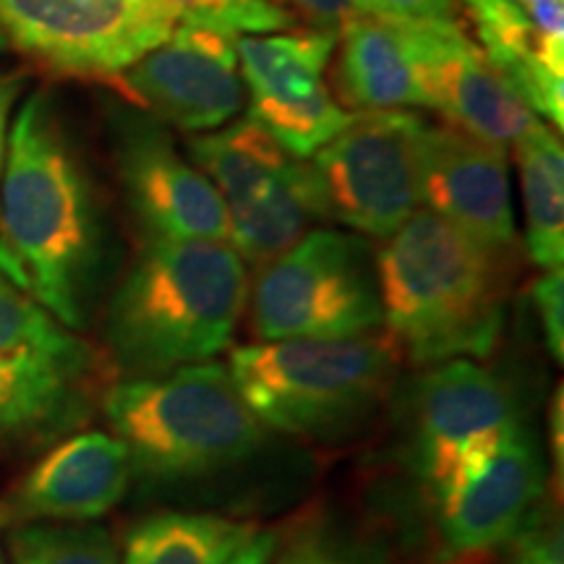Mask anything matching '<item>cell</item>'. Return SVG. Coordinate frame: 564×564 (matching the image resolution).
Instances as JSON below:
<instances>
[{
	"label": "cell",
	"mask_w": 564,
	"mask_h": 564,
	"mask_svg": "<svg viewBox=\"0 0 564 564\" xmlns=\"http://www.w3.org/2000/svg\"><path fill=\"white\" fill-rule=\"evenodd\" d=\"M102 264L95 186L53 97L34 91L13 118L0 173V274L82 329Z\"/></svg>",
	"instance_id": "6da1fadb"
},
{
	"label": "cell",
	"mask_w": 564,
	"mask_h": 564,
	"mask_svg": "<svg viewBox=\"0 0 564 564\" xmlns=\"http://www.w3.org/2000/svg\"><path fill=\"white\" fill-rule=\"evenodd\" d=\"M507 257L419 209L400 225L377 262L382 333L413 366L484 361L505 333Z\"/></svg>",
	"instance_id": "7a4b0ae2"
},
{
	"label": "cell",
	"mask_w": 564,
	"mask_h": 564,
	"mask_svg": "<svg viewBox=\"0 0 564 564\" xmlns=\"http://www.w3.org/2000/svg\"><path fill=\"white\" fill-rule=\"evenodd\" d=\"M249 267L225 241H144L112 293L105 340L126 379L207 364L232 345Z\"/></svg>",
	"instance_id": "3957f363"
},
{
	"label": "cell",
	"mask_w": 564,
	"mask_h": 564,
	"mask_svg": "<svg viewBox=\"0 0 564 564\" xmlns=\"http://www.w3.org/2000/svg\"><path fill=\"white\" fill-rule=\"evenodd\" d=\"M102 413L129 449L133 478L154 491L241 474L264 455L272 434L217 361L116 382L102 394Z\"/></svg>",
	"instance_id": "277c9868"
},
{
	"label": "cell",
	"mask_w": 564,
	"mask_h": 564,
	"mask_svg": "<svg viewBox=\"0 0 564 564\" xmlns=\"http://www.w3.org/2000/svg\"><path fill=\"white\" fill-rule=\"evenodd\" d=\"M398 361L384 333H373L253 340L232 348L225 366L264 429L327 442L371 419L390 392Z\"/></svg>",
	"instance_id": "5b68a950"
},
{
	"label": "cell",
	"mask_w": 564,
	"mask_h": 564,
	"mask_svg": "<svg viewBox=\"0 0 564 564\" xmlns=\"http://www.w3.org/2000/svg\"><path fill=\"white\" fill-rule=\"evenodd\" d=\"M243 314L257 343L382 333L371 243L358 232L312 228L257 267Z\"/></svg>",
	"instance_id": "8992f818"
},
{
	"label": "cell",
	"mask_w": 564,
	"mask_h": 564,
	"mask_svg": "<svg viewBox=\"0 0 564 564\" xmlns=\"http://www.w3.org/2000/svg\"><path fill=\"white\" fill-rule=\"evenodd\" d=\"M188 158L217 188L228 243L246 264H264L324 220L312 162L280 147L249 118L186 139Z\"/></svg>",
	"instance_id": "52a82bcc"
},
{
	"label": "cell",
	"mask_w": 564,
	"mask_h": 564,
	"mask_svg": "<svg viewBox=\"0 0 564 564\" xmlns=\"http://www.w3.org/2000/svg\"><path fill=\"white\" fill-rule=\"evenodd\" d=\"M97 387V350L0 274V432L58 436L82 426Z\"/></svg>",
	"instance_id": "ba28073f"
},
{
	"label": "cell",
	"mask_w": 564,
	"mask_h": 564,
	"mask_svg": "<svg viewBox=\"0 0 564 564\" xmlns=\"http://www.w3.org/2000/svg\"><path fill=\"white\" fill-rule=\"evenodd\" d=\"M421 116L411 110L352 112L312 154L324 220L384 241L421 207Z\"/></svg>",
	"instance_id": "9c48e42d"
},
{
	"label": "cell",
	"mask_w": 564,
	"mask_h": 564,
	"mask_svg": "<svg viewBox=\"0 0 564 564\" xmlns=\"http://www.w3.org/2000/svg\"><path fill=\"white\" fill-rule=\"evenodd\" d=\"M175 24L165 0H0L9 45L70 76L116 79Z\"/></svg>",
	"instance_id": "30bf717a"
},
{
	"label": "cell",
	"mask_w": 564,
	"mask_h": 564,
	"mask_svg": "<svg viewBox=\"0 0 564 564\" xmlns=\"http://www.w3.org/2000/svg\"><path fill=\"white\" fill-rule=\"evenodd\" d=\"M525 421L507 377L468 358L429 366L408 400V455L432 499Z\"/></svg>",
	"instance_id": "8fae6325"
},
{
	"label": "cell",
	"mask_w": 564,
	"mask_h": 564,
	"mask_svg": "<svg viewBox=\"0 0 564 564\" xmlns=\"http://www.w3.org/2000/svg\"><path fill=\"white\" fill-rule=\"evenodd\" d=\"M335 47L337 32L314 26L236 37L246 118L301 160L312 158L352 116L324 79Z\"/></svg>",
	"instance_id": "7c38bea8"
},
{
	"label": "cell",
	"mask_w": 564,
	"mask_h": 564,
	"mask_svg": "<svg viewBox=\"0 0 564 564\" xmlns=\"http://www.w3.org/2000/svg\"><path fill=\"white\" fill-rule=\"evenodd\" d=\"M121 188L144 241H225V204L173 131L144 110L112 112Z\"/></svg>",
	"instance_id": "4fadbf2b"
},
{
	"label": "cell",
	"mask_w": 564,
	"mask_h": 564,
	"mask_svg": "<svg viewBox=\"0 0 564 564\" xmlns=\"http://www.w3.org/2000/svg\"><path fill=\"white\" fill-rule=\"evenodd\" d=\"M116 79L139 110L188 137L223 129L246 105L236 37L194 24H175Z\"/></svg>",
	"instance_id": "5bb4252c"
},
{
	"label": "cell",
	"mask_w": 564,
	"mask_h": 564,
	"mask_svg": "<svg viewBox=\"0 0 564 564\" xmlns=\"http://www.w3.org/2000/svg\"><path fill=\"white\" fill-rule=\"evenodd\" d=\"M398 24L411 51L421 105L440 112L444 123L510 147L541 121L491 66L478 42L463 32L460 21Z\"/></svg>",
	"instance_id": "9a60e30c"
},
{
	"label": "cell",
	"mask_w": 564,
	"mask_h": 564,
	"mask_svg": "<svg viewBox=\"0 0 564 564\" xmlns=\"http://www.w3.org/2000/svg\"><path fill=\"white\" fill-rule=\"evenodd\" d=\"M546 463L531 423L507 429L494 447L434 499L442 549L476 556L505 546L544 499Z\"/></svg>",
	"instance_id": "2e32d148"
},
{
	"label": "cell",
	"mask_w": 564,
	"mask_h": 564,
	"mask_svg": "<svg viewBox=\"0 0 564 564\" xmlns=\"http://www.w3.org/2000/svg\"><path fill=\"white\" fill-rule=\"evenodd\" d=\"M421 207L468 232L478 243L510 253L518 241L507 147L447 123H426L419 144Z\"/></svg>",
	"instance_id": "e0dca14e"
},
{
	"label": "cell",
	"mask_w": 564,
	"mask_h": 564,
	"mask_svg": "<svg viewBox=\"0 0 564 564\" xmlns=\"http://www.w3.org/2000/svg\"><path fill=\"white\" fill-rule=\"evenodd\" d=\"M131 481L129 449L116 434H70L26 470L3 512L19 525L95 523L121 505Z\"/></svg>",
	"instance_id": "ac0fdd59"
},
{
	"label": "cell",
	"mask_w": 564,
	"mask_h": 564,
	"mask_svg": "<svg viewBox=\"0 0 564 564\" xmlns=\"http://www.w3.org/2000/svg\"><path fill=\"white\" fill-rule=\"evenodd\" d=\"M481 51L523 102L556 131L564 123V51L549 45L514 0H463Z\"/></svg>",
	"instance_id": "d6986e66"
},
{
	"label": "cell",
	"mask_w": 564,
	"mask_h": 564,
	"mask_svg": "<svg viewBox=\"0 0 564 564\" xmlns=\"http://www.w3.org/2000/svg\"><path fill=\"white\" fill-rule=\"evenodd\" d=\"M335 91L350 112L421 105L411 51L398 21L358 13L337 30Z\"/></svg>",
	"instance_id": "ffe728a7"
},
{
	"label": "cell",
	"mask_w": 564,
	"mask_h": 564,
	"mask_svg": "<svg viewBox=\"0 0 564 564\" xmlns=\"http://www.w3.org/2000/svg\"><path fill=\"white\" fill-rule=\"evenodd\" d=\"M259 528L217 512L165 510L139 520L121 564H225Z\"/></svg>",
	"instance_id": "44dd1931"
},
{
	"label": "cell",
	"mask_w": 564,
	"mask_h": 564,
	"mask_svg": "<svg viewBox=\"0 0 564 564\" xmlns=\"http://www.w3.org/2000/svg\"><path fill=\"white\" fill-rule=\"evenodd\" d=\"M525 217L528 259L541 270L564 262V150L552 126L539 121L514 141Z\"/></svg>",
	"instance_id": "7402d4cb"
},
{
	"label": "cell",
	"mask_w": 564,
	"mask_h": 564,
	"mask_svg": "<svg viewBox=\"0 0 564 564\" xmlns=\"http://www.w3.org/2000/svg\"><path fill=\"white\" fill-rule=\"evenodd\" d=\"M270 564H390V546L333 512H306L274 539Z\"/></svg>",
	"instance_id": "603a6c76"
},
{
	"label": "cell",
	"mask_w": 564,
	"mask_h": 564,
	"mask_svg": "<svg viewBox=\"0 0 564 564\" xmlns=\"http://www.w3.org/2000/svg\"><path fill=\"white\" fill-rule=\"evenodd\" d=\"M13 564H121V549L100 523H21L9 533Z\"/></svg>",
	"instance_id": "cb8c5ba5"
},
{
	"label": "cell",
	"mask_w": 564,
	"mask_h": 564,
	"mask_svg": "<svg viewBox=\"0 0 564 564\" xmlns=\"http://www.w3.org/2000/svg\"><path fill=\"white\" fill-rule=\"evenodd\" d=\"M178 24H194L230 37L293 30L295 13L274 0H165Z\"/></svg>",
	"instance_id": "d4e9b609"
},
{
	"label": "cell",
	"mask_w": 564,
	"mask_h": 564,
	"mask_svg": "<svg viewBox=\"0 0 564 564\" xmlns=\"http://www.w3.org/2000/svg\"><path fill=\"white\" fill-rule=\"evenodd\" d=\"M556 507V499H541L525 523L507 541L512 564H564L562 518Z\"/></svg>",
	"instance_id": "484cf974"
},
{
	"label": "cell",
	"mask_w": 564,
	"mask_h": 564,
	"mask_svg": "<svg viewBox=\"0 0 564 564\" xmlns=\"http://www.w3.org/2000/svg\"><path fill=\"white\" fill-rule=\"evenodd\" d=\"M531 299L535 312H539L541 329L549 356L556 364L564 358V272L562 270H544L539 280L533 282Z\"/></svg>",
	"instance_id": "4316f807"
},
{
	"label": "cell",
	"mask_w": 564,
	"mask_h": 564,
	"mask_svg": "<svg viewBox=\"0 0 564 564\" xmlns=\"http://www.w3.org/2000/svg\"><path fill=\"white\" fill-rule=\"evenodd\" d=\"M366 9L377 17L405 24H453L460 21L457 0H366Z\"/></svg>",
	"instance_id": "83f0119b"
},
{
	"label": "cell",
	"mask_w": 564,
	"mask_h": 564,
	"mask_svg": "<svg viewBox=\"0 0 564 564\" xmlns=\"http://www.w3.org/2000/svg\"><path fill=\"white\" fill-rule=\"evenodd\" d=\"M293 3L314 30L329 32H337L345 21L369 11L364 0H293Z\"/></svg>",
	"instance_id": "f1b7e54d"
},
{
	"label": "cell",
	"mask_w": 564,
	"mask_h": 564,
	"mask_svg": "<svg viewBox=\"0 0 564 564\" xmlns=\"http://www.w3.org/2000/svg\"><path fill=\"white\" fill-rule=\"evenodd\" d=\"M523 9L535 30L544 34L549 45L564 51V0H514Z\"/></svg>",
	"instance_id": "f546056e"
},
{
	"label": "cell",
	"mask_w": 564,
	"mask_h": 564,
	"mask_svg": "<svg viewBox=\"0 0 564 564\" xmlns=\"http://www.w3.org/2000/svg\"><path fill=\"white\" fill-rule=\"evenodd\" d=\"M549 449H552V460L556 470V499H562V486H564V392L562 384H556V392L552 394V403H549Z\"/></svg>",
	"instance_id": "4dcf8cb0"
},
{
	"label": "cell",
	"mask_w": 564,
	"mask_h": 564,
	"mask_svg": "<svg viewBox=\"0 0 564 564\" xmlns=\"http://www.w3.org/2000/svg\"><path fill=\"white\" fill-rule=\"evenodd\" d=\"M21 87H24V79H21V74H3V70H0V173H3L6 144H9L11 110L19 100Z\"/></svg>",
	"instance_id": "1f68e13d"
},
{
	"label": "cell",
	"mask_w": 564,
	"mask_h": 564,
	"mask_svg": "<svg viewBox=\"0 0 564 564\" xmlns=\"http://www.w3.org/2000/svg\"><path fill=\"white\" fill-rule=\"evenodd\" d=\"M274 539H278L274 531H259L225 564H270L274 552Z\"/></svg>",
	"instance_id": "d6a6232c"
},
{
	"label": "cell",
	"mask_w": 564,
	"mask_h": 564,
	"mask_svg": "<svg viewBox=\"0 0 564 564\" xmlns=\"http://www.w3.org/2000/svg\"><path fill=\"white\" fill-rule=\"evenodd\" d=\"M6 47H9V40H6V34H3V30H0V53L6 51Z\"/></svg>",
	"instance_id": "836d02e7"
},
{
	"label": "cell",
	"mask_w": 564,
	"mask_h": 564,
	"mask_svg": "<svg viewBox=\"0 0 564 564\" xmlns=\"http://www.w3.org/2000/svg\"><path fill=\"white\" fill-rule=\"evenodd\" d=\"M0 564H6V556H3V552H0Z\"/></svg>",
	"instance_id": "e575fe53"
},
{
	"label": "cell",
	"mask_w": 564,
	"mask_h": 564,
	"mask_svg": "<svg viewBox=\"0 0 564 564\" xmlns=\"http://www.w3.org/2000/svg\"><path fill=\"white\" fill-rule=\"evenodd\" d=\"M274 3H280V6H285V0H274Z\"/></svg>",
	"instance_id": "d590c367"
},
{
	"label": "cell",
	"mask_w": 564,
	"mask_h": 564,
	"mask_svg": "<svg viewBox=\"0 0 564 564\" xmlns=\"http://www.w3.org/2000/svg\"><path fill=\"white\" fill-rule=\"evenodd\" d=\"M364 3H366V0H364Z\"/></svg>",
	"instance_id": "8d00e7d4"
}]
</instances>
